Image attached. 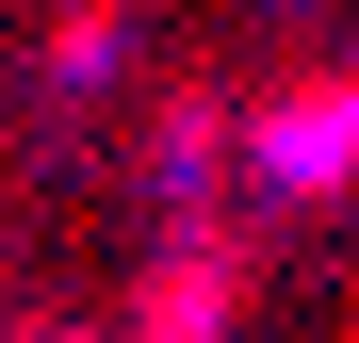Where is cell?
<instances>
[{
	"label": "cell",
	"instance_id": "1",
	"mask_svg": "<svg viewBox=\"0 0 359 343\" xmlns=\"http://www.w3.org/2000/svg\"><path fill=\"white\" fill-rule=\"evenodd\" d=\"M245 180L278 196V213H327V196H359V66H311V82H278V98H245Z\"/></svg>",
	"mask_w": 359,
	"mask_h": 343
},
{
	"label": "cell",
	"instance_id": "6",
	"mask_svg": "<svg viewBox=\"0 0 359 343\" xmlns=\"http://www.w3.org/2000/svg\"><path fill=\"white\" fill-rule=\"evenodd\" d=\"M294 17H327V0H294Z\"/></svg>",
	"mask_w": 359,
	"mask_h": 343
},
{
	"label": "cell",
	"instance_id": "2",
	"mask_svg": "<svg viewBox=\"0 0 359 343\" xmlns=\"http://www.w3.org/2000/svg\"><path fill=\"white\" fill-rule=\"evenodd\" d=\"M245 229L229 213H163V246H147V278H131V311H114V343H229L245 327Z\"/></svg>",
	"mask_w": 359,
	"mask_h": 343
},
{
	"label": "cell",
	"instance_id": "3",
	"mask_svg": "<svg viewBox=\"0 0 359 343\" xmlns=\"http://www.w3.org/2000/svg\"><path fill=\"white\" fill-rule=\"evenodd\" d=\"M229 131H245V114H229V82H163V98H147V196H163V213H212Z\"/></svg>",
	"mask_w": 359,
	"mask_h": 343
},
{
	"label": "cell",
	"instance_id": "5",
	"mask_svg": "<svg viewBox=\"0 0 359 343\" xmlns=\"http://www.w3.org/2000/svg\"><path fill=\"white\" fill-rule=\"evenodd\" d=\"M0 343H98V327H0Z\"/></svg>",
	"mask_w": 359,
	"mask_h": 343
},
{
	"label": "cell",
	"instance_id": "4",
	"mask_svg": "<svg viewBox=\"0 0 359 343\" xmlns=\"http://www.w3.org/2000/svg\"><path fill=\"white\" fill-rule=\"evenodd\" d=\"M66 98H98V82H131V0H66L49 17V49H33Z\"/></svg>",
	"mask_w": 359,
	"mask_h": 343
}]
</instances>
